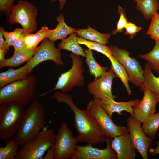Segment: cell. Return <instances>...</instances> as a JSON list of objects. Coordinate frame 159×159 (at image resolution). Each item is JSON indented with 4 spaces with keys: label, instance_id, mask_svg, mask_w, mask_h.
<instances>
[{
    "label": "cell",
    "instance_id": "6da1fadb",
    "mask_svg": "<svg viewBox=\"0 0 159 159\" xmlns=\"http://www.w3.org/2000/svg\"><path fill=\"white\" fill-rule=\"evenodd\" d=\"M49 98L56 99L58 103L66 104L74 112V125L77 132L76 138L78 142L92 145L105 142L106 137L95 119L86 109L80 110L75 105L71 95L58 90Z\"/></svg>",
    "mask_w": 159,
    "mask_h": 159
},
{
    "label": "cell",
    "instance_id": "7a4b0ae2",
    "mask_svg": "<svg viewBox=\"0 0 159 159\" xmlns=\"http://www.w3.org/2000/svg\"><path fill=\"white\" fill-rule=\"evenodd\" d=\"M44 106L35 100L24 111L15 139L20 145L36 137L45 127Z\"/></svg>",
    "mask_w": 159,
    "mask_h": 159
},
{
    "label": "cell",
    "instance_id": "3957f363",
    "mask_svg": "<svg viewBox=\"0 0 159 159\" xmlns=\"http://www.w3.org/2000/svg\"><path fill=\"white\" fill-rule=\"evenodd\" d=\"M37 79L30 73L25 78L10 83L0 89V104L16 101L24 106L30 105L35 100Z\"/></svg>",
    "mask_w": 159,
    "mask_h": 159
},
{
    "label": "cell",
    "instance_id": "277c9868",
    "mask_svg": "<svg viewBox=\"0 0 159 159\" xmlns=\"http://www.w3.org/2000/svg\"><path fill=\"white\" fill-rule=\"evenodd\" d=\"M24 105L16 101L0 104V138L6 141L17 133L24 112Z\"/></svg>",
    "mask_w": 159,
    "mask_h": 159
},
{
    "label": "cell",
    "instance_id": "5b68a950",
    "mask_svg": "<svg viewBox=\"0 0 159 159\" xmlns=\"http://www.w3.org/2000/svg\"><path fill=\"white\" fill-rule=\"evenodd\" d=\"M48 125L38 135L24 144L19 150L16 159H42L45 152L54 145L56 134Z\"/></svg>",
    "mask_w": 159,
    "mask_h": 159
},
{
    "label": "cell",
    "instance_id": "8992f818",
    "mask_svg": "<svg viewBox=\"0 0 159 159\" xmlns=\"http://www.w3.org/2000/svg\"><path fill=\"white\" fill-rule=\"evenodd\" d=\"M72 60L71 69L62 73L59 77L55 87L51 90L39 95L42 97L48 93L56 90L66 93L72 90L75 87L82 86L84 85L83 73V61L80 56L73 53L70 55Z\"/></svg>",
    "mask_w": 159,
    "mask_h": 159
},
{
    "label": "cell",
    "instance_id": "52a82bcc",
    "mask_svg": "<svg viewBox=\"0 0 159 159\" xmlns=\"http://www.w3.org/2000/svg\"><path fill=\"white\" fill-rule=\"evenodd\" d=\"M37 13L36 6L27 1L20 0L13 6L8 21L11 25L20 24L23 32L30 34L37 29Z\"/></svg>",
    "mask_w": 159,
    "mask_h": 159
},
{
    "label": "cell",
    "instance_id": "ba28073f",
    "mask_svg": "<svg viewBox=\"0 0 159 159\" xmlns=\"http://www.w3.org/2000/svg\"><path fill=\"white\" fill-rule=\"evenodd\" d=\"M86 109L95 119L106 137L112 139L116 136L129 133L127 127L116 125L104 109L94 100H90Z\"/></svg>",
    "mask_w": 159,
    "mask_h": 159
},
{
    "label": "cell",
    "instance_id": "9c48e42d",
    "mask_svg": "<svg viewBox=\"0 0 159 159\" xmlns=\"http://www.w3.org/2000/svg\"><path fill=\"white\" fill-rule=\"evenodd\" d=\"M112 55L124 66L128 74L129 82L140 87L143 82L144 70L138 60L131 57L129 52L117 46L109 47Z\"/></svg>",
    "mask_w": 159,
    "mask_h": 159
},
{
    "label": "cell",
    "instance_id": "30bf717a",
    "mask_svg": "<svg viewBox=\"0 0 159 159\" xmlns=\"http://www.w3.org/2000/svg\"><path fill=\"white\" fill-rule=\"evenodd\" d=\"M78 142L65 122L60 125L54 144L55 159H69L75 152Z\"/></svg>",
    "mask_w": 159,
    "mask_h": 159
},
{
    "label": "cell",
    "instance_id": "8fae6325",
    "mask_svg": "<svg viewBox=\"0 0 159 159\" xmlns=\"http://www.w3.org/2000/svg\"><path fill=\"white\" fill-rule=\"evenodd\" d=\"M116 77L111 66L107 72L103 75L94 77L88 86L89 92L93 97L100 100H115L117 97L112 94V86L113 79Z\"/></svg>",
    "mask_w": 159,
    "mask_h": 159
},
{
    "label": "cell",
    "instance_id": "7c38bea8",
    "mask_svg": "<svg viewBox=\"0 0 159 159\" xmlns=\"http://www.w3.org/2000/svg\"><path fill=\"white\" fill-rule=\"evenodd\" d=\"M129 133L136 150L142 158L148 159V152L152 146L153 140L143 132L141 124L136 121L131 116L127 120Z\"/></svg>",
    "mask_w": 159,
    "mask_h": 159
},
{
    "label": "cell",
    "instance_id": "4fadbf2b",
    "mask_svg": "<svg viewBox=\"0 0 159 159\" xmlns=\"http://www.w3.org/2000/svg\"><path fill=\"white\" fill-rule=\"evenodd\" d=\"M54 42L46 38L37 47L35 54L29 62L32 70L40 63L47 60L52 61L58 66L64 65L61 59L60 49L55 47Z\"/></svg>",
    "mask_w": 159,
    "mask_h": 159
},
{
    "label": "cell",
    "instance_id": "5bb4252c",
    "mask_svg": "<svg viewBox=\"0 0 159 159\" xmlns=\"http://www.w3.org/2000/svg\"><path fill=\"white\" fill-rule=\"evenodd\" d=\"M106 137L105 141L106 147L100 149L93 147L88 144L85 146L77 145L75 152L71 156V159H117L116 153L112 149L111 145L112 140Z\"/></svg>",
    "mask_w": 159,
    "mask_h": 159
},
{
    "label": "cell",
    "instance_id": "9a60e30c",
    "mask_svg": "<svg viewBox=\"0 0 159 159\" xmlns=\"http://www.w3.org/2000/svg\"><path fill=\"white\" fill-rule=\"evenodd\" d=\"M142 99L133 107L132 117L137 122L142 124L146 119L155 113L159 100L148 89H145Z\"/></svg>",
    "mask_w": 159,
    "mask_h": 159
},
{
    "label": "cell",
    "instance_id": "2e32d148",
    "mask_svg": "<svg viewBox=\"0 0 159 159\" xmlns=\"http://www.w3.org/2000/svg\"><path fill=\"white\" fill-rule=\"evenodd\" d=\"M112 149L116 153L117 159H135L136 150L129 133L116 136L111 142Z\"/></svg>",
    "mask_w": 159,
    "mask_h": 159
},
{
    "label": "cell",
    "instance_id": "e0dca14e",
    "mask_svg": "<svg viewBox=\"0 0 159 159\" xmlns=\"http://www.w3.org/2000/svg\"><path fill=\"white\" fill-rule=\"evenodd\" d=\"M93 98L95 102L100 105L111 118L114 112L120 115H122L121 112L123 111L128 112L132 116L133 107L139 100L136 99L127 102H117L113 99L103 100L94 97Z\"/></svg>",
    "mask_w": 159,
    "mask_h": 159
},
{
    "label": "cell",
    "instance_id": "ac0fdd59",
    "mask_svg": "<svg viewBox=\"0 0 159 159\" xmlns=\"http://www.w3.org/2000/svg\"><path fill=\"white\" fill-rule=\"evenodd\" d=\"M32 71L29 62L23 66L14 69L10 68L0 73V88L15 81L26 78Z\"/></svg>",
    "mask_w": 159,
    "mask_h": 159
},
{
    "label": "cell",
    "instance_id": "d6986e66",
    "mask_svg": "<svg viewBox=\"0 0 159 159\" xmlns=\"http://www.w3.org/2000/svg\"><path fill=\"white\" fill-rule=\"evenodd\" d=\"M37 48L30 49L26 47L21 50L14 54L11 57L5 59L0 63V68L6 67H18L25 62H29L35 54Z\"/></svg>",
    "mask_w": 159,
    "mask_h": 159
},
{
    "label": "cell",
    "instance_id": "ffe728a7",
    "mask_svg": "<svg viewBox=\"0 0 159 159\" xmlns=\"http://www.w3.org/2000/svg\"><path fill=\"white\" fill-rule=\"evenodd\" d=\"M143 77L144 80L140 87V90H149L159 100V77L154 75L147 63L145 65Z\"/></svg>",
    "mask_w": 159,
    "mask_h": 159
},
{
    "label": "cell",
    "instance_id": "44dd1931",
    "mask_svg": "<svg viewBox=\"0 0 159 159\" xmlns=\"http://www.w3.org/2000/svg\"><path fill=\"white\" fill-rule=\"evenodd\" d=\"M58 24L54 31L49 34L47 38L55 42L57 40H62L68 35L75 32L77 29L67 26L64 21L63 14H60L56 18Z\"/></svg>",
    "mask_w": 159,
    "mask_h": 159
},
{
    "label": "cell",
    "instance_id": "7402d4cb",
    "mask_svg": "<svg viewBox=\"0 0 159 159\" xmlns=\"http://www.w3.org/2000/svg\"><path fill=\"white\" fill-rule=\"evenodd\" d=\"M75 33L77 35L85 39L106 44L108 43V40L111 36L110 33L102 34L92 28L88 25L85 29L78 28Z\"/></svg>",
    "mask_w": 159,
    "mask_h": 159
},
{
    "label": "cell",
    "instance_id": "603a6c76",
    "mask_svg": "<svg viewBox=\"0 0 159 159\" xmlns=\"http://www.w3.org/2000/svg\"><path fill=\"white\" fill-rule=\"evenodd\" d=\"M133 1L136 3L137 10L147 20L151 19L155 12L159 10L158 0H133Z\"/></svg>",
    "mask_w": 159,
    "mask_h": 159
},
{
    "label": "cell",
    "instance_id": "cb8c5ba5",
    "mask_svg": "<svg viewBox=\"0 0 159 159\" xmlns=\"http://www.w3.org/2000/svg\"><path fill=\"white\" fill-rule=\"evenodd\" d=\"M77 35L76 33L74 32L70 34L67 38L62 40L58 44V48L69 51L77 55L85 57L86 54L84 49L77 41Z\"/></svg>",
    "mask_w": 159,
    "mask_h": 159
},
{
    "label": "cell",
    "instance_id": "d4e9b609",
    "mask_svg": "<svg viewBox=\"0 0 159 159\" xmlns=\"http://www.w3.org/2000/svg\"><path fill=\"white\" fill-rule=\"evenodd\" d=\"M108 59L111 63V66L116 77L121 80L128 95H130L132 91L128 83V75L125 69L122 65L112 55Z\"/></svg>",
    "mask_w": 159,
    "mask_h": 159
},
{
    "label": "cell",
    "instance_id": "484cf974",
    "mask_svg": "<svg viewBox=\"0 0 159 159\" xmlns=\"http://www.w3.org/2000/svg\"><path fill=\"white\" fill-rule=\"evenodd\" d=\"M53 29H49L47 26H44L34 34L27 35L25 38L26 47L29 49H33L37 47L38 44L46 38Z\"/></svg>",
    "mask_w": 159,
    "mask_h": 159
},
{
    "label": "cell",
    "instance_id": "4316f807",
    "mask_svg": "<svg viewBox=\"0 0 159 159\" xmlns=\"http://www.w3.org/2000/svg\"><path fill=\"white\" fill-rule=\"evenodd\" d=\"M85 52L86 58L85 61L90 75H92L94 77H98L105 74L108 68L102 67L98 64L94 58L91 50L87 49Z\"/></svg>",
    "mask_w": 159,
    "mask_h": 159
},
{
    "label": "cell",
    "instance_id": "83f0119b",
    "mask_svg": "<svg viewBox=\"0 0 159 159\" xmlns=\"http://www.w3.org/2000/svg\"><path fill=\"white\" fill-rule=\"evenodd\" d=\"M142 128L147 136L154 140L159 129V110L146 119L143 123Z\"/></svg>",
    "mask_w": 159,
    "mask_h": 159
},
{
    "label": "cell",
    "instance_id": "f1b7e54d",
    "mask_svg": "<svg viewBox=\"0 0 159 159\" xmlns=\"http://www.w3.org/2000/svg\"><path fill=\"white\" fill-rule=\"evenodd\" d=\"M138 56L145 60L151 69L159 74V42L155 41L153 48L150 52Z\"/></svg>",
    "mask_w": 159,
    "mask_h": 159
},
{
    "label": "cell",
    "instance_id": "f546056e",
    "mask_svg": "<svg viewBox=\"0 0 159 159\" xmlns=\"http://www.w3.org/2000/svg\"><path fill=\"white\" fill-rule=\"evenodd\" d=\"M6 141L4 146L0 148V159H16L20 145L15 138Z\"/></svg>",
    "mask_w": 159,
    "mask_h": 159
},
{
    "label": "cell",
    "instance_id": "4dcf8cb0",
    "mask_svg": "<svg viewBox=\"0 0 159 159\" xmlns=\"http://www.w3.org/2000/svg\"><path fill=\"white\" fill-rule=\"evenodd\" d=\"M77 40L79 44L85 45L91 50H94L101 53L108 58L112 56L110 48L105 44L88 40L81 37H77Z\"/></svg>",
    "mask_w": 159,
    "mask_h": 159
},
{
    "label": "cell",
    "instance_id": "1f68e13d",
    "mask_svg": "<svg viewBox=\"0 0 159 159\" xmlns=\"http://www.w3.org/2000/svg\"><path fill=\"white\" fill-rule=\"evenodd\" d=\"M147 34L155 41L159 42V14L155 12L151 19L149 28L147 31Z\"/></svg>",
    "mask_w": 159,
    "mask_h": 159
},
{
    "label": "cell",
    "instance_id": "d6a6232c",
    "mask_svg": "<svg viewBox=\"0 0 159 159\" xmlns=\"http://www.w3.org/2000/svg\"><path fill=\"white\" fill-rule=\"evenodd\" d=\"M23 32L22 28H17L13 31L8 32L5 31L4 28L2 29V33L5 39V43L6 46L9 47L13 46L14 44Z\"/></svg>",
    "mask_w": 159,
    "mask_h": 159
},
{
    "label": "cell",
    "instance_id": "836d02e7",
    "mask_svg": "<svg viewBox=\"0 0 159 159\" xmlns=\"http://www.w3.org/2000/svg\"><path fill=\"white\" fill-rule=\"evenodd\" d=\"M118 12L120 15V18L117 24L116 28L113 30L112 33L113 35L117 33L123 32L124 29L128 22L127 18L126 16L125 10L120 6H118Z\"/></svg>",
    "mask_w": 159,
    "mask_h": 159
},
{
    "label": "cell",
    "instance_id": "e575fe53",
    "mask_svg": "<svg viewBox=\"0 0 159 159\" xmlns=\"http://www.w3.org/2000/svg\"><path fill=\"white\" fill-rule=\"evenodd\" d=\"M124 34L125 35H128L130 39H132L136 34L142 29L141 27H139L135 24L128 22L125 27Z\"/></svg>",
    "mask_w": 159,
    "mask_h": 159
},
{
    "label": "cell",
    "instance_id": "d590c367",
    "mask_svg": "<svg viewBox=\"0 0 159 159\" xmlns=\"http://www.w3.org/2000/svg\"><path fill=\"white\" fill-rule=\"evenodd\" d=\"M28 34H29L23 32L16 41L13 45L14 48V54L16 53L26 47L25 39L26 37Z\"/></svg>",
    "mask_w": 159,
    "mask_h": 159
},
{
    "label": "cell",
    "instance_id": "8d00e7d4",
    "mask_svg": "<svg viewBox=\"0 0 159 159\" xmlns=\"http://www.w3.org/2000/svg\"><path fill=\"white\" fill-rule=\"evenodd\" d=\"M15 0H0V10L1 12L9 16L13 6Z\"/></svg>",
    "mask_w": 159,
    "mask_h": 159
},
{
    "label": "cell",
    "instance_id": "74e56055",
    "mask_svg": "<svg viewBox=\"0 0 159 159\" xmlns=\"http://www.w3.org/2000/svg\"><path fill=\"white\" fill-rule=\"evenodd\" d=\"M3 28L1 27L0 29V52L3 53L6 55L9 51V47H7L5 44L2 33Z\"/></svg>",
    "mask_w": 159,
    "mask_h": 159
},
{
    "label": "cell",
    "instance_id": "f35d334b",
    "mask_svg": "<svg viewBox=\"0 0 159 159\" xmlns=\"http://www.w3.org/2000/svg\"><path fill=\"white\" fill-rule=\"evenodd\" d=\"M55 150L54 145L50 147L47 150L46 155L43 157V159H55Z\"/></svg>",
    "mask_w": 159,
    "mask_h": 159
},
{
    "label": "cell",
    "instance_id": "ab89813d",
    "mask_svg": "<svg viewBox=\"0 0 159 159\" xmlns=\"http://www.w3.org/2000/svg\"><path fill=\"white\" fill-rule=\"evenodd\" d=\"M154 144L157 145L155 148H150L148 149L149 152L152 156H154L159 154V140L155 142Z\"/></svg>",
    "mask_w": 159,
    "mask_h": 159
},
{
    "label": "cell",
    "instance_id": "60d3db41",
    "mask_svg": "<svg viewBox=\"0 0 159 159\" xmlns=\"http://www.w3.org/2000/svg\"><path fill=\"white\" fill-rule=\"evenodd\" d=\"M56 0H50L51 1H54ZM60 2V8H62L63 6L64 5V2H65V0H59Z\"/></svg>",
    "mask_w": 159,
    "mask_h": 159
}]
</instances>
